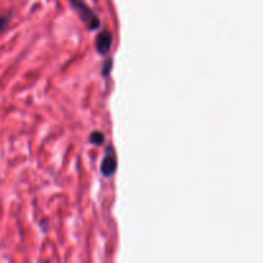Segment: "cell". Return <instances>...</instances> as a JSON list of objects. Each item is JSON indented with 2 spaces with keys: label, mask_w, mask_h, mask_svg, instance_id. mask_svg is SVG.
Segmentation results:
<instances>
[{
  "label": "cell",
  "mask_w": 263,
  "mask_h": 263,
  "mask_svg": "<svg viewBox=\"0 0 263 263\" xmlns=\"http://www.w3.org/2000/svg\"><path fill=\"white\" fill-rule=\"evenodd\" d=\"M110 68H112V61L108 59V61H105L104 64H103V76H108Z\"/></svg>",
  "instance_id": "obj_6"
},
{
  "label": "cell",
  "mask_w": 263,
  "mask_h": 263,
  "mask_svg": "<svg viewBox=\"0 0 263 263\" xmlns=\"http://www.w3.org/2000/svg\"><path fill=\"white\" fill-rule=\"evenodd\" d=\"M112 33L108 30H103L102 32L98 35L97 40H95V45H97L98 53L102 54V55H105V54L109 53L110 46H112Z\"/></svg>",
  "instance_id": "obj_3"
},
{
  "label": "cell",
  "mask_w": 263,
  "mask_h": 263,
  "mask_svg": "<svg viewBox=\"0 0 263 263\" xmlns=\"http://www.w3.org/2000/svg\"><path fill=\"white\" fill-rule=\"evenodd\" d=\"M89 141L94 145H102L104 143V135L100 131H94V133L90 134Z\"/></svg>",
  "instance_id": "obj_4"
},
{
  "label": "cell",
  "mask_w": 263,
  "mask_h": 263,
  "mask_svg": "<svg viewBox=\"0 0 263 263\" xmlns=\"http://www.w3.org/2000/svg\"><path fill=\"white\" fill-rule=\"evenodd\" d=\"M71 5L74 8L77 13H79L80 18L84 21L87 25V27L91 28V30H97L100 26L99 18L97 17L94 12L85 4L82 0H71Z\"/></svg>",
  "instance_id": "obj_1"
},
{
  "label": "cell",
  "mask_w": 263,
  "mask_h": 263,
  "mask_svg": "<svg viewBox=\"0 0 263 263\" xmlns=\"http://www.w3.org/2000/svg\"><path fill=\"white\" fill-rule=\"evenodd\" d=\"M9 25V15L7 14H0V32L5 30Z\"/></svg>",
  "instance_id": "obj_5"
},
{
  "label": "cell",
  "mask_w": 263,
  "mask_h": 263,
  "mask_svg": "<svg viewBox=\"0 0 263 263\" xmlns=\"http://www.w3.org/2000/svg\"><path fill=\"white\" fill-rule=\"evenodd\" d=\"M117 170V158H116L115 148L113 146H108L105 149V154L103 157L102 166H100V171L102 175L105 177H110Z\"/></svg>",
  "instance_id": "obj_2"
}]
</instances>
